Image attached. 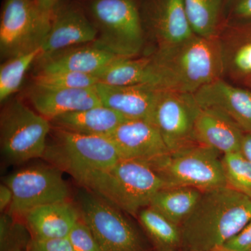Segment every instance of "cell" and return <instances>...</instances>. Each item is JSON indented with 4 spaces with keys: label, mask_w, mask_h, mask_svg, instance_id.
Listing matches in <instances>:
<instances>
[{
    "label": "cell",
    "mask_w": 251,
    "mask_h": 251,
    "mask_svg": "<svg viewBox=\"0 0 251 251\" xmlns=\"http://www.w3.org/2000/svg\"><path fill=\"white\" fill-rule=\"evenodd\" d=\"M251 221V198L227 185L203 191L179 226L181 249L206 251L223 247Z\"/></svg>",
    "instance_id": "obj_1"
},
{
    "label": "cell",
    "mask_w": 251,
    "mask_h": 251,
    "mask_svg": "<svg viewBox=\"0 0 251 251\" xmlns=\"http://www.w3.org/2000/svg\"><path fill=\"white\" fill-rule=\"evenodd\" d=\"M151 85L162 90L194 94L203 86L223 77L218 39L194 35L149 55Z\"/></svg>",
    "instance_id": "obj_2"
},
{
    "label": "cell",
    "mask_w": 251,
    "mask_h": 251,
    "mask_svg": "<svg viewBox=\"0 0 251 251\" xmlns=\"http://www.w3.org/2000/svg\"><path fill=\"white\" fill-rule=\"evenodd\" d=\"M81 186L120 210L137 215L150 206L153 196L168 185L147 162L121 159L90 175Z\"/></svg>",
    "instance_id": "obj_3"
},
{
    "label": "cell",
    "mask_w": 251,
    "mask_h": 251,
    "mask_svg": "<svg viewBox=\"0 0 251 251\" xmlns=\"http://www.w3.org/2000/svg\"><path fill=\"white\" fill-rule=\"evenodd\" d=\"M88 8L98 32L94 46L119 57H138L146 33L136 0H91Z\"/></svg>",
    "instance_id": "obj_4"
},
{
    "label": "cell",
    "mask_w": 251,
    "mask_h": 251,
    "mask_svg": "<svg viewBox=\"0 0 251 251\" xmlns=\"http://www.w3.org/2000/svg\"><path fill=\"white\" fill-rule=\"evenodd\" d=\"M54 128V140L48 144L43 158L51 166L70 175L80 185L96 172L107 169L121 160L108 136Z\"/></svg>",
    "instance_id": "obj_5"
},
{
    "label": "cell",
    "mask_w": 251,
    "mask_h": 251,
    "mask_svg": "<svg viewBox=\"0 0 251 251\" xmlns=\"http://www.w3.org/2000/svg\"><path fill=\"white\" fill-rule=\"evenodd\" d=\"M145 161L168 186L206 191L227 185L222 154L201 144H191Z\"/></svg>",
    "instance_id": "obj_6"
},
{
    "label": "cell",
    "mask_w": 251,
    "mask_h": 251,
    "mask_svg": "<svg viewBox=\"0 0 251 251\" xmlns=\"http://www.w3.org/2000/svg\"><path fill=\"white\" fill-rule=\"evenodd\" d=\"M50 122L19 100H15L1 110L0 143L5 160L21 164L43 158L47 148Z\"/></svg>",
    "instance_id": "obj_7"
},
{
    "label": "cell",
    "mask_w": 251,
    "mask_h": 251,
    "mask_svg": "<svg viewBox=\"0 0 251 251\" xmlns=\"http://www.w3.org/2000/svg\"><path fill=\"white\" fill-rule=\"evenodd\" d=\"M53 16L36 0H5L0 18V52L9 59L41 49Z\"/></svg>",
    "instance_id": "obj_8"
},
{
    "label": "cell",
    "mask_w": 251,
    "mask_h": 251,
    "mask_svg": "<svg viewBox=\"0 0 251 251\" xmlns=\"http://www.w3.org/2000/svg\"><path fill=\"white\" fill-rule=\"evenodd\" d=\"M79 209L100 251H145L138 232L120 209L98 195L81 192Z\"/></svg>",
    "instance_id": "obj_9"
},
{
    "label": "cell",
    "mask_w": 251,
    "mask_h": 251,
    "mask_svg": "<svg viewBox=\"0 0 251 251\" xmlns=\"http://www.w3.org/2000/svg\"><path fill=\"white\" fill-rule=\"evenodd\" d=\"M62 173L52 166H37L9 175L5 180L13 193L9 214L24 216L34 208L69 201L70 191Z\"/></svg>",
    "instance_id": "obj_10"
},
{
    "label": "cell",
    "mask_w": 251,
    "mask_h": 251,
    "mask_svg": "<svg viewBox=\"0 0 251 251\" xmlns=\"http://www.w3.org/2000/svg\"><path fill=\"white\" fill-rule=\"evenodd\" d=\"M201 109L193 94L160 91L151 122L170 151L196 143L194 127Z\"/></svg>",
    "instance_id": "obj_11"
},
{
    "label": "cell",
    "mask_w": 251,
    "mask_h": 251,
    "mask_svg": "<svg viewBox=\"0 0 251 251\" xmlns=\"http://www.w3.org/2000/svg\"><path fill=\"white\" fill-rule=\"evenodd\" d=\"M140 11L145 33L152 39L154 49L176 45L196 35L183 0H145Z\"/></svg>",
    "instance_id": "obj_12"
},
{
    "label": "cell",
    "mask_w": 251,
    "mask_h": 251,
    "mask_svg": "<svg viewBox=\"0 0 251 251\" xmlns=\"http://www.w3.org/2000/svg\"><path fill=\"white\" fill-rule=\"evenodd\" d=\"M97 34L92 20L80 8L62 4L53 15L37 60L69 48L93 44Z\"/></svg>",
    "instance_id": "obj_13"
},
{
    "label": "cell",
    "mask_w": 251,
    "mask_h": 251,
    "mask_svg": "<svg viewBox=\"0 0 251 251\" xmlns=\"http://www.w3.org/2000/svg\"><path fill=\"white\" fill-rule=\"evenodd\" d=\"M96 91L104 106L129 120H152L159 88L151 84L115 86L98 82Z\"/></svg>",
    "instance_id": "obj_14"
},
{
    "label": "cell",
    "mask_w": 251,
    "mask_h": 251,
    "mask_svg": "<svg viewBox=\"0 0 251 251\" xmlns=\"http://www.w3.org/2000/svg\"><path fill=\"white\" fill-rule=\"evenodd\" d=\"M108 137L121 159L148 161L170 151L156 126L146 120H126Z\"/></svg>",
    "instance_id": "obj_15"
},
{
    "label": "cell",
    "mask_w": 251,
    "mask_h": 251,
    "mask_svg": "<svg viewBox=\"0 0 251 251\" xmlns=\"http://www.w3.org/2000/svg\"><path fill=\"white\" fill-rule=\"evenodd\" d=\"M201 108L218 109L232 118L245 133H251V92L224 77L193 94Z\"/></svg>",
    "instance_id": "obj_16"
},
{
    "label": "cell",
    "mask_w": 251,
    "mask_h": 251,
    "mask_svg": "<svg viewBox=\"0 0 251 251\" xmlns=\"http://www.w3.org/2000/svg\"><path fill=\"white\" fill-rule=\"evenodd\" d=\"M244 134L232 118L218 109L201 108L195 124V142L222 155L241 151Z\"/></svg>",
    "instance_id": "obj_17"
},
{
    "label": "cell",
    "mask_w": 251,
    "mask_h": 251,
    "mask_svg": "<svg viewBox=\"0 0 251 251\" xmlns=\"http://www.w3.org/2000/svg\"><path fill=\"white\" fill-rule=\"evenodd\" d=\"M223 77L251 85V28L244 24L225 25L218 36Z\"/></svg>",
    "instance_id": "obj_18"
},
{
    "label": "cell",
    "mask_w": 251,
    "mask_h": 251,
    "mask_svg": "<svg viewBox=\"0 0 251 251\" xmlns=\"http://www.w3.org/2000/svg\"><path fill=\"white\" fill-rule=\"evenodd\" d=\"M31 105L48 120L102 105L95 87L47 89L33 86L29 93Z\"/></svg>",
    "instance_id": "obj_19"
},
{
    "label": "cell",
    "mask_w": 251,
    "mask_h": 251,
    "mask_svg": "<svg viewBox=\"0 0 251 251\" xmlns=\"http://www.w3.org/2000/svg\"><path fill=\"white\" fill-rule=\"evenodd\" d=\"M119 56L87 44L69 48L36 61L38 72H70L97 75Z\"/></svg>",
    "instance_id": "obj_20"
},
{
    "label": "cell",
    "mask_w": 251,
    "mask_h": 251,
    "mask_svg": "<svg viewBox=\"0 0 251 251\" xmlns=\"http://www.w3.org/2000/svg\"><path fill=\"white\" fill-rule=\"evenodd\" d=\"M80 214L68 201L52 203L34 208L25 214L34 239L67 238Z\"/></svg>",
    "instance_id": "obj_21"
},
{
    "label": "cell",
    "mask_w": 251,
    "mask_h": 251,
    "mask_svg": "<svg viewBox=\"0 0 251 251\" xmlns=\"http://www.w3.org/2000/svg\"><path fill=\"white\" fill-rule=\"evenodd\" d=\"M126 120L118 112L100 105L60 115L50 122L54 128L72 133L108 136Z\"/></svg>",
    "instance_id": "obj_22"
},
{
    "label": "cell",
    "mask_w": 251,
    "mask_h": 251,
    "mask_svg": "<svg viewBox=\"0 0 251 251\" xmlns=\"http://www.w3.org/2000/svg\"><path fill=\"white\" fill-rule=\"evenodd\" d=\"M202 192L187 186H166L156 193L149 206L180 226L191 214Z\"/></svg>",
    "instance_id": "obj_23"
},
{
    "label": "cell",
    "mask_w": 251,
    "mask_h": 251,
    "mask_svg": "<svg viewBox=\"0 0 251 251\" xmlns=\"http://www.w3.org/2000/svg\"><path fill=\"white\" fill-rule=\"evenodd\" d=\"M225 0H183L193 33L206 39H217L224 26Z\"/></svg>",
    "instance_id": "obj_24"
},
{
    "label": "cell",
    "mask_w": 251,
    "mask_h": 251,
    "mask_svg": "<svg viewBox=\"0 0 251 251\" xmlns=\"http://www.w3.org/2000/svg\"><path fill=\"white\" fill-rule=\"evenodd\" d=\"M99 82L106 85L125 86L151 84V69L149 55L119 57L99 72Z\"/></svg>",
    "instance_id": "obj_25"
},
{
    "label": "cell",
    "mask_w": 251,
    "mask_h": 251,
    "mask_svg": "<svg viewBox=\"0 0 251 251\" xmlns=\"http://www.w3.org/2000/svg\"><path fill=\"white\" fill-rule=\"evenodd\" d=\"M140 224L158 251H177L181 248L180 227L158 211L148 206L138 213Z\"/></svg>",
    "instance_id": "obj_26"
},
{
    "label": "cell",
    "mask_w": 251,
    "mask_h": 251,
    "mask_svg": "<svg viewBox=\"0 0 251 251\" xmlns=\"http://www.w3.org/2000/svg\"><path fill=\"white\" fill-rule=\"evenodd\" d=\"M41 49L8 59L0 67V101H5L19 90L31 64L36 62Z\"/></svg>",
    "instance_id": "obj_27"
},
{
    "label": "cell",
    "mask_w": 251,
    "mask_h": 251,
    "mask_svg": "<svg viewBox=\"0 0 251 251\" xmlns=\"http://www.w3.org/2000/svg\"><path fill=\"white\" fill-rule=\"evenodd\" d=\"M226 183L229 187L251 198V161L242 151L222 155Z\"/></svg>",
    "instance_id": "obj_28"
},
{
    "label": "cell",
    "mask_w": 251,
    "mask_h": 251,
    "mask_svg": "<svg viewBox=\"0 0 251 251\" xmlns=\"http://www.w3.org/2000/svg\"><path fill=\"white\" fill-rule=\"evenodd\" d=\"M33 81V86L47 89L88 88L99 82L95 75L70 72H38Z\"/></svg>",
    "instance_id": "obj_29"
},
{
    "label": "cell",
    "mask_w": 251,
    "mask_h": 251,
    "mask_svg": "<svg viewBox=\"0 0 251 251\" xmlns=\"http://www.w3.org/2000/svg\"><path fill=\"white\" fill-rule=\"evenodd\" d=\"M25 228L14 221L11 214H4L0 219V247L1 251L23 250L27 242Z\"/></svg>",
    "instance_id": "obj_30"
},
{
    "label": "cell",
    "mask_w": 251,
    "mask_h": 251,
    "mask_svg": "<svg viewBox=\"0 0 251 251\" xmlns=\"http://www.w3.org/2000/svg\"><path fill=\"white\" fill-rule=\"evenodd\" d=\"M68 239L74 251H100L90 227L82 219L74 226Z\"/></svg>",
    "instance_id": "obj_31"
},
{
    "label": "cell",
    "mask_w": 251,
    "mask_h": 251,
    "mask_svg": "<svg viewBox=\"0 0 251 251\" xmlns=\"http://www.w3.org/2000/svg\"><path fill=\"white\" fill-rule=\"evenodd\" d=\"M224 25L251 20V0H225Z\"/></svg>",
    "instance_id": "obj_32"
},
{
    "label": "cell",
    "mask_w": 251,
    "mask_h": 251,
    "mask_svg": "<svg viewBox=\"0 0 251 251\" xmlns=\"http://www.w3.org/2000/svg\"><path fill=\"white\" fill-rule=\"evenodd\" d=\"M31 251H74L67 238L53 239H34Z\"/></svg>",
    "instance_id": "obj_33"
},
{
    "label": "cell",
    "mask_w": 251,
    "mask_h": 251,
    "mask_svg": "<svg viewBox=\"0 0 251 251\" xmlns=\"http://www.w3.org/2000/svg\"><path fill=\"white\" fill-rule=\"evenodd\" d=\"M224 247L236 251H251V221Z\"/></svg>",
    "instance_id": "obj_34"
},
{
    "label": "cell",
    "mask_w": 251,
    "mask_h": 251,
    "mask_svg": "<svg viewBox=\"0 0 251 251\" xmlns=\"http://www.w3.org/2000/svg\"><path fill=\"white\" fill-rule=\"evenodd\" d=\"M13 201V193L6 184L0 186V211L3 212L11 205Z\"/></svg>",
    "instance_id": "obj_35"
},
{
    "label": "cell",
    "mask_w": 251,
    "mask_h": 251,
    "mask_svg": "<svg viewBox=\"0 0 251 251\" xmlns=\"http://www.w3.org/2000/svg\"><path fill=\"white\" fill-rule=\"evenodd\" d=\"M63 0H36L39 8L46 14L53 16L62 6Z\"/></svg>",
    "instance_id": "obj_36"
},
{
    "label": "cell",
    "mask_w": 251,
    "mask_h": 251,
    "mask_svg": "<svg viewBox=\"0 0 251 251\" xmlns=\"http://www.w3.org/2000/svg\"><path fill=\"white\" fill-rule=\"evenodd\" d=\"M241 151L251 161V133H245L244 134Z\"/></svg>",
    "instance_id": "obj_37"
},
{
    "label": "cell",
    "mask_w": 251,
    "mask_h": 251,
    "mask_svg": "<svg viewBox=\"0 0 251 251\" xmlns=\"http://www.w3.org/2000/svg\"><path fill=\"white\" fill-rule=\"evenodd\" d=\"M206 251H236L234 250H231V249H227V248L224 247H220L215 248V249H211V250Z\"/></svg>",
    "instance_id": "obj_38"
},
{
    "label": "cell",
    "mask_w": 251,
    "mask_h": 251,
    "mask_svg": "<svg viewBox=\"0 0 251 251\" xmlns=\"http://www.w3.org/2000/svg\"><path fill=\"white\" fill-rule=\"evenodd\" d=\"M31 251L30 250H29V251L21 250V251Z\"/></svg>",
    "instance_id": "obj_39"
},
{
    "label": "cell",
    "mask_w": 251,
    "mask_h": 251,
    "mask_svg": "<svg viewBox=\"0 0 251 251\" xmlns=\"http://www.w3.org/2000/svg\"></svg>",
    "instance_id": "obj_40"
},
{
    "label": "cell",
    "mask_w": 251,
    "mask_h": 251,
    "mask_svg": "<svg viewBox=\"0 0 251 251\" xmlns=\"http://www.w3.org/2000/svg\"></svg>",
    "instance_id": "obj_41"
}]
</instances>
